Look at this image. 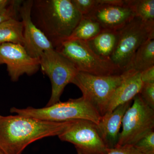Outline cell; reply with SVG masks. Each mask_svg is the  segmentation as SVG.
Masks as SVG:
<instances>
[{"label": "cell", "instance_id": "4fadbf2b", "mask_svg": "<svg viewBox=\"0 0 154 154\" xmlns=\"http://www.w3.org/2000/svg\"><path fill=\"white\" fill-rule=\"evenodd\" d=\"M132 102L119 105L110 113L101 116L99 123L96 125L100 137L109 149L113 148L116 145L123 116Z\"/></svg>", "mask_w": 154, "mask_h": 154}, {"label": "cell", "instance_id": "8992f818", "mask_svg": "<svg viewBox=\"0 0 154 154\" xmlns=\"http://www.w3.org/2000/svg\"><path fill=\"white\" fill-rule=\"evenodd\" d=\"M54 49L71 62L79 72L100 76L119 74L124 72L110 60L96 54L85 41L66 40Z\"/></svg>", "mask_w": 154, "mask_h": 154}, {"label": "cell", "instance_id": "484cf974", "mask_svg": "<svg viewBox=\"0 0 154 154\" xmlns=\"http://www.w3.org/2000/svg\"><path fill=\"white\" fill-rule=\"evenodd\" d=\"M12 2L13 1L0 0V14L7 11L12 4Z\"/></svg>", "mask_w": 154, "mask_h": 154}, {"label": "cell", "instance_id": "44dd1931", "mask_svg": "<svg viewBox=\"0 0 154 154\" xmlns=\"http://www.w3.org/2000/svg\"><path fill=\"white\" fill-rule=\"evenodd\" d=\"M77 11L82 16L91 13L99 5V0H71Z\"/></svg>", "mask_w": 154, "mask_h": 154}, {"label": "cell", "instance_id": "8fae6325", "mask_svg": "<svg viewBox=\"0 0 154 154\" xmlns=\"http://www.w3.org/2000/svg\"><path fill=\"white\" fill-rule=\"evenodd\" d=\"M33 3V1H23L19 9L23 26V46L31 57L39 59L45 51L54 48L32 20L31 14Z\"/></svg>", "mask_w": 154, "mask_h": 154}, {"label": "cell", "instance_id": "9c48e42d", "mask_svg": "<svg viewBox=\"0 0 154 154\" xmlns=\"http://www.w3.org/2000/svg\"><path fill=\"white\" fill-rule=\"evenodd\" d=\"M58 137L62 141L73 144L78 154H107L109 149L100 137L96 124L88 120H73Z\"/></svg>", "mask_w": 154, "mask_h": 154}, {"label": "cell", "instance_id": "d6986e66", "mask_svg": "<svg viewBox=\"0 0 154 154\" xmlns=\"http://www.w3.org/2000/svg\"><path fill=\"white\" fill-rule=\"evenodd\" d=\"M125 5L129 7L136 17L143 22L154 24V0H124Z\"/></svg>", "mask_w": 154, "mask_h": 154}, {"label": "cell", "instance_id": "ffe728a7", "mask_svg": "<svg viewBox=\"0 0 154 154\" xmlns=\"http://www.w3.org/2000/svg\"><path fill=\"white\" fill-rule=\"evenodd\" d=\"M134 146L142 154H154V130L137 142Z\"/></svg>", "mask_w": 154, "mask_h": 154}, {"label": "cell", "instance_id": "7a4b0ae2", "mask_svg": "<svg viewBox=\"0 0 154 154\" xmlns=\"http://www.w3.org/2000/svg\"><path fill=\"white\" fill-rule=\"evenodd\" d=\"M38 26L54 49L69 37L82 16L71 0L33 1Z\"/></svg>", "mask_w": 154, "mask_h": 154}, {"label": "cell", "instance_id": "277c9868", "mask_svg": "<svg viewBox=\"0 0 154 154\" xmlns=\"http://www.w3.org/2000/svg\"><path fill=\"white\" fill-rule=\"evenodd\" d=\"M133 70L131 69L119 74L102 76L78 72L72 83L79 88L82 97L102 116L107 112L108 104L116 88Z\"/></svg>", "mask_w": 154, "mask_h": 154}, {"label": "cell", "instance_id": "30bf717a", "mask_svg": "<svg viewBox=\"0 0 154 154\" xmlns=\"http://www.w3.org/2000/svg\"><path fill=\"white\" fill-rule=\"evenodd\" d=\"M5 64L13 82L19 80L24 74L36 73L40 68L39 59L28 54L22 45L13 43L0 44V65Z\"/></svg>", "mask_w": 154, "mask_h": 154}, {"label": "cell", "instance_id": "2e32d148", "mask_svg": "<svg viewBox=\"0 0 154 154\" xmlns=\"http://www.w3.org/2000/svg\"><path fill=\"white\" fill-rule=\"evenodd\" d=\"M154 66V38L149 39L139 48L135 53L129 69L144 71Z\"/></svg>", "mask_w": 154, "mask_h": 154}, {"label": "cell", "instance_id": "7402d4cb", "mask_svg": "<svg viewBox=\"0 0 154 154\" xmlns=\"http://www.w3.org/2000/svg\"><path fill=\"white\" fill-rule=\"evenodd\" d=\"M139 94L145 103L154 109V83L143 84Z\"/></svg>", "mask_w": 154, "mask_h": 154}, {"label": "cell", "instance_id": "ba28073f", "mask_svg": "<svg viewBox=\"0 0 154 154\" xmlns=\"http://www.w3.org/2000/svg\"><path fill=\"white\" fill-rule=\"evenodd\" d=\"M40 67L51 84V94L46 106L60 102L67 85L72 83L78 70L71 62L54 49L45 51L39 58Z\"/></svg>", "mask_w": 154, "mask_h": 154}, {"label": "cell", "instance_id": "3957f363", "mask_svg": "<svg viewBox=\"0 0 154 154\" xmlns=\"http://www.w3.org/2000/svg\"><path fill=\"white\" fill-rule=\"evenodd\" d=\"M11 112L17 115L51 122H64L72 120H88L96 125L101 116L90 102L84 97L69 99L64 102H57L49 106L36 108H11Z\"/></svg>", "mask_w": 154, "mask_h": 154}, {"label": "cell", "instance_id": "4316f807", "mask_svg": "<svg viewBox=\"0 0 154 154\" xmlns=\"http://www.w3.org/2000/svg\"><path fill=\"white\" fill-rule=\"evenodd\" d=\"M0 154H5L4 153V152H2V151L1 150V149H0Z\"/></svg>", "mask_w": 154, "mask_h": 154}, {"label": "cell", "instance_id": "83f0119b", "mask_svg": "<svg viewBox=\"0 0 154 154\" xmlns=\"http://www.w3.org/2000/svg\"><path fill=\"white\" fill-rule=\"evenodd\" d=\"M1 116V115H0V116Z\"/></svg>", "mask_w": 154, "mask_h": 154}, {"label": "cell", "instance_id": "5bb4252c", "mask_svg": "<svg viewBox=\"0 0 154 154\" xmlns=\"http://www.w3.org/2000/svg\"><path fill=\"white\" fill-rule=\"evenodd\" d=\"M143 85L140 72L134 70L116 88L110 99L106 113H110L119 105L132 101L139 94Z\"/></svg>", "mask_w": 154, "mask_h": 154}, {"label": "cell", "instance_id": "cb8c5ba5", "mask_svg": "<svg viewBox=\"0 0 154 154\" xmlns=\"http://www.w3.org/2000/svg\"><path fill=\"white\" fill-rule=\"evenodd\" d=\"M107 154H142L132 145H125L110 149Z\"/></svg>", "mask_w": 154, "mask_h": 154}, {"label": "cell", "instance_id": "7c38bea8", "mask_svg": "<svg viewBox=\"0 0 154 154\" xmlns=\"http://www.w3.org/2000/svg\"><path fill=\"white\" fill-rule=\"evenodd\" d=\"M99 5L86 16L98 22L103 30H119L135 17L129 7L111 5L99 0Z\"/></svg>", "mask_w": 154, "mask_h": 154}, {"label": "cell", "instance_id": "ac0fdd59", "mask_svg": "<svg viewBox=\"0 0 154 154\" xmlns=\"http://www.w3.org/2000/svg\"><path fill=\"white\" fill-rule=\"evenodd\" d=\"M102 30L98 22L88 16H83L72 33L66 40L87 41L97 36Z\"/></svg>", "mask_w": 154, "mask_h": 154}, {"label": "cell", "instance_id": "52a82bcc", "mask_svg": "<svg viewBox=\"0 0 154 154\" xmlns=\"http://www.w3.org/2000/svg\"><path fill=\"white\" fill-rule=\"evenodd\" d=\"M122 131L116 147L132 145L154 129V109L146 105L139 94L122 118Z\"/></svg>", "mask_w": 154, "mask_h": 154}, {"label": "cell", "instance_id": "e0dca14e", "mask_svg": "<svg viewBox=\"0 0 154 154\" xmlns=\"http://www.w3.org/2000/svg\"><path fill=\"white\" fill-rule=\"evenodd\" d=\"M13 43L23 45V26L22 21L12 19L0 24V44Z\"/></svg>", "mask_w": 154, "mask_h": 154}, {"label": "cell", "instance_id": "5b68a950", "mask_svg": "<svg viewBox=\"0 0 154 154\" xmlns=\"http://www.w3.org/2000/svg\"><path fill=\"white\" fill-rule=\"evenodd\" d=\"M154 38V24L135 17L119 30L116 47L110 60L122 71L129 69L135 53L149 39Z\"/></svg>", "mask_w": 154, "mask_h": 154}, {"label": "cell", "instance_id": "d4e9b609", "mask_svg": "<svg viewBox=\"0 0 154 154\" xmlns=\"http://www.w3.org/2000/svg\"><path fill=\"white\" fill-rule=\"evenodd\" d=\"M140 79L143 84L154 83V66L140 72Z\"/></svg>", "mask_w": 154, "mask_h": 154}, {"label": "cell", "instance_id": "603a6c76", "mask_svg": "<svg viewBox=\"0 0 154 154\" xmlns=\"http://www.w3.org/2000/svg\"><path fill=\"white\" fill-rule=\"evenodd\" d=\"M22 2V1H13L8 10L0 14V24L9 19H17Z\"/></svg>", "mask_w": 154, "mask_h": 154}, {"label": "cell", "instance_id": "6da1fadb", "mask_svg": "<svg viewBox=\"0 0 154 154\" xmlns=\"http://www.w3.org/2000/svg\"><path fill=\"white\" fill-rule=\"evenodd\" d=\"M73 121V120H72ZM72 121L51 122L16 114L0 116V149L5 154H22L33 142L58 136Z\"/></svg>", "mask_w": 154, "mask_h": 154}, {"label": "cell", "instance_id": "9a60e30c", "mask_svg": "<svg viewBox=\"0 0 154 154\" xmlns=\"http://www.w3.org/2000/svg\"><path fill=\"white\" fill-rule=\"evenodd\" d=\"M119 37V30H102L97 36L85 41L96 54L110 59L114 52Z\"/></svg>", "mask_w": 154, "mask_h": 154}]
</instances>
